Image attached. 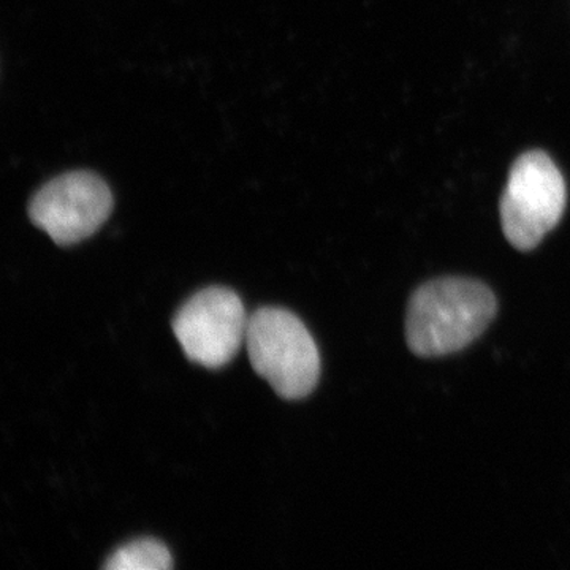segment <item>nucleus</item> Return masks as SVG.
Listing matches in <instances>:
<instances>
[{
  "instance_id": "obj_4",
  "label": "nucleus",
  "mask_w": 570,
  "mask_h": 570,
  "mask_svg": "<svg viewBox=\"0 0 570 570\" xmlns=\"http://www.w3.org/2000/svg\"><path fill=\"white\" fill-rule=\"evenodd\" d=\"M247 324L249 316L234 291L208 287L190 296L176 313L174 333L190 362L217 370L228 365L246 344Z\"/></svg>"
},
{
  "instance_id": "obj_5",
  "label": "nucleus",
  "mask_w": 570,
  "mask_h": 570,
  "mask_svg": "<svg viewBox=\"0 0 570 570\" xmlns=\"http://www.w3.org/2000/svg\"><path fill=\"white\" fill-rule=\"evenodd\" d=\"M112 212L110 187L100 176L73 171L59 176L33 195L29 217L59 246H71L96 234Z\"/></svg>"
},
{
  "instance_id": "obj_3",
  "label": "nucleus",
  "mask_w": 570,
  "mask_h": 570,
  "mask_svg": "<svg viewBox=\"0 0 570 570\" xmlns=\"http://www.w3.org/2000/svg\"><path fill=\"white\" fill-rule=\"evenodd\" d=\"M566 205L568 187L549 154H521L499 205L502 232L515 249L532 250L560 224Z\"/></svg>"
},
{
  "instance_id": "obj_1",
  "label": "nucleus",
  "mask_w": 570,
  "mask_h": 570,
  "mask_svg": "<svg viewBox=\"0 0 570 570\" xmlns=\"http://www.w3.org/2000/svg\"><path fill=\"white\" fill-rule=\"evenodd\" d=\"M497 314L485 284L463 277L431 281L412 295L406 317L407 346L423 358L463 351Z\"/></svg>"
},
{
  "instance_id": "obj_6",
  "label": "nucleus",
  "mask_w": 570,
  "mask_h": 570,
  "mask_svg": "<svg viewBox=\"0 0 570 570\" xmlns=\"http://www.w3.org/2000/svg\"><path fill=\"white\" fill-rule=\"evenodd\" d=\"M174 568L170 551L156 539H138L126 543L108 558L107 570H168Z\"/></svg>"
},
{
  "instance_id": "obj_2",
  "label": "nucleus",
  "mask_w": 570,
  "mask_h": 570,
  "mask_svg": "<svg viewBox=\"0 0 570 570\" xmlns=\"http://www.w3.org/2000/svg\"><path fill=\"white\" fill-rule=\"evenodd\" d=\"M246 347L255 373L272 385L277 396L302 400L316 389L321 377L317 344L291 311H255L247 324Z\"/></svg>"
}]
</instances>
